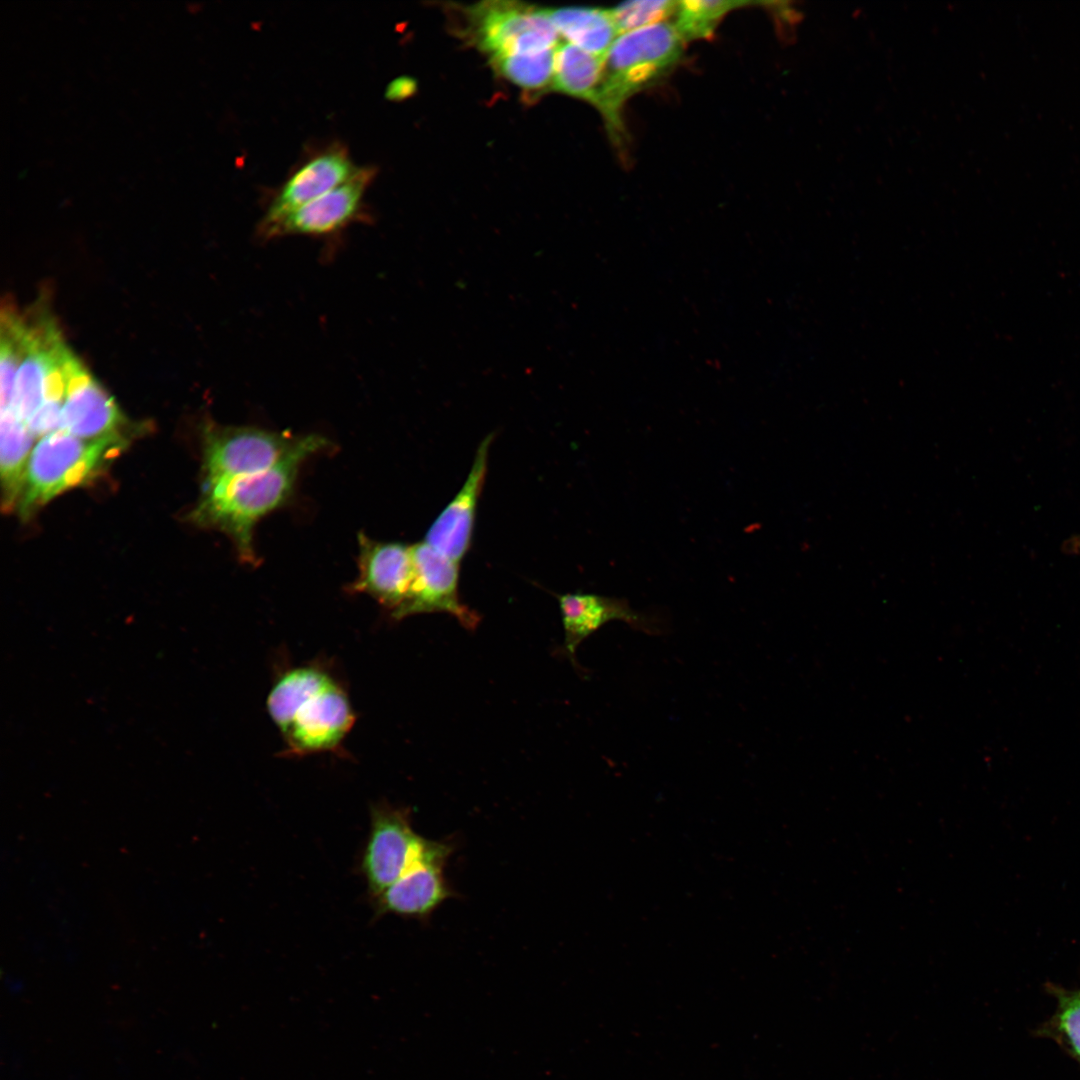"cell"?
Returning <instances> with one entry per match:
<instances>
[{"label": "cell", "mask_w": 1080, "mask_h": 1080, "mask_svg": "<svg viewBox=\"0 0 1080 1080\" xmlns=\"http://www.w3.org/2000/svg\"><path fill=\"white\" fill-rule=\"evenodd\" d=\"M329 447L330 442L321 435L307 434L298 449L271 469L204 488L193 520L225 533L240 560L256 565L253 540L256 524L289 500L302 463Z\"/></svg>", "instance_id": "obj_1"}, {"label": "cell", "mask_w": 1080, "mask_h": 1080, "mask_svg": "<svg viewBox=\"0 0 1080 1080\" xmlns=\"http://www.w3.org/2000/svg\"><path fill=\"white\" fill-rule=\"evenodd\" d=\"M267 707L287 752L304 755L335 749L354 722L349 700L327 673L298 667L274 684Z\"/></svg>", "instance_id": "obj_2"}, {"label": "cell", "mask_w": 1080, "mask_h": 1080, "mask_svg": "<svg viewBox=\"0 0 1080 1080\" xmlns=\"http://www.w3.org/2000/svg\"><path fill=\"white\" fill-rule=\"evenodd\" d=\"M684 44L674 25L665 21L620 34L608 50L592 105L618 145L625 138L624 105L678 64Z\"/></svg>", "instance_id": "obj_3"}, {"label": "cell", "mask_w": 1080, "mask_h": 1080, "mask_svg": "<svg viewBox=\"0 0 1080 1080\" xmlns=\"http://www.w3.org/2000/svg\"><path fill=\"white\" fill-rule=\"evenodd\" d=\"M127 446L120 433L83 439L63 430L40 438L33 447L18 503L25 516L68 489L93 478Z\"/></svg>", "instance_id": "obj_4"}, {"label": "cell", "mask_w": 1080, "mask_h": 1080, "mask_svg": "<svg viewBox=\"0 0 1080 1080\" xmlns=\"http://www.w3.org/2000/svg\"><path fill=\"white\" fill-rule=\"evenodd\" d=\"M306 436L207 423L203 430L204 488L271 469L298 449Z\"/></svg>", "instance_id": "obj_5"}, {"label": "cell", "mask_w": 1080, "mask_h": 1080, "mask_svg": "<svg viewBox=\"0 0 1080 1080\" xmlns=\"http://www.w3.org/2000/svg\"><path fill=\"white\" fill-rule=\"evenodd\" d=\"M473 39L491 58L555 48L558 32L546 10L517 2H484L468 10Z\"/></svg>", "instance_id": "obj_6"}, {"label": "cell", "mask_w": 1080, "mask_h": 1080, "mask_svg": "<svg viewBox=\"0 0 1080 1080\" xmlns=\"http://www.w3.org/2000/svg\"><path fill=\"white\" fill-rule=\"evenodd\" d=\"M434 842L413 830L406 810L374 808L361 865L371 894L378 896L401 878L427 855Z\"/></svg>", "instance_id": "obj_7"}, {"label": "cell", "mask_w": 1080, "mask_h": 1080, "mask_svg": "<svg viewBox=\"0 0 1080 1080\" xmlns=\"http://www.w3.org/2000/svg\"><path fill=\"white\" fill-rule=\"evenodd\" d=\"M414 580L404 603L391 615L397 620L420 613L444 612L473 631L480 615L461 602L458 593L459 563L425 541L412 545Z\"/></svg>", "instance_id": "obj_8"}, {"label": "cell", "mask_w": 1080, "mask_h": 1080, "mask_svg": "<svg viewBox=\"0 0 1080 1080\" xmlns=\"http://www.w3.org/2000/svg\"><path fill=\"white\" fill-rule=\"evenodd\" d=\"M375 168L359 167L347 181L290 212L268 226L258 228L263 240L302 235L323 237L341 232L362 216L365 191Z\"/></svg>", "instance_id": "obj_9"}, {"label": "cell", "mask_w": 1080, "mask_h": 1080, "mask_svg": "<svg viewBox=\"0 0 1080 1080\" xmlns=\"http://www.w3.org/2000/svg\"><path fill=\"white\" fill-rule=\"evenodd\" d=\"M63 371L66 385L60 430L83 439L120 433L125 418L117 403L70 349Z\"/></svg>", "instance_id": "obj_10"}, {"label": "cell", "mask_w": 1080, "mask_h": 1080, "mask_svg": "<svg viewBox=\"0 0 1080 1080\" xmlns=\"http://www.w3.org/2000/svg\"><path fill=\"white\" fill-rule=\"evenodd\" d=\"M358 546V575L349 591L368 594L392 615L406 600L414 580L412 546L375 541L364 533L358 535Z\"/></svg>", "instance_id": "obj_11"}, {"label": "cell", "mask_w": 1080, "mask_h": 1080, "mask_svg": "<svg viewBox=\"0 0 1080 1080\" xmlns=\"http://www.w3.org/2000/svg\"><path fill=\"white\" fill-rule=\"evenodd\" d=\"M452 848L435 841L422 860L375 897L377 912L424 919L455 895L443 872Z\"/></svg>", "instance_id": "obj_12"}, {"label": "cell", "mask_w": 1080, "mask_h": 1080, "mask_svg": "<svg viewBox=\"0 0 1080 1080\" xmlns=\"http://www.w3.org/2000/svg\"><path fill=\"white\" fill-rule=\"evenodd\" d=\"M359 169L344 146L333 144L302 163L276 192L258 226L273 224L350 179Z\"/></svg>", "instance_id": "obj_13"}, {"label": "cell", "mask_w": 1080, "mask_h": 1080, "mask_svg": "<svg viewBox=\"0 0 1080 1080\" xmlns=\"http://www.w3.org/2000/svg\"><path fill=\"white\" fill-rule=\"evenodd\" d=\"M557 598L564 628L562 652L572 663L579 644L610 621H623L649 635L663 632V622L657 616L634 610L625 599L587 593H567Z\"/></svg>", "instance_id": "obj_14"}, {"label": "cell", "mask_w": 1080, "mask_h": 1080, "mask_svg": "<svg viewBox=\"0 0 1080 1080\" xmlns=\"http://www.w3.org/2000/svg\"><path fill=\"white\" fill-rule=\"evenodd\" d=\"M493 436L491 433L481 441L462 488L430 526L424 539L433 549L457 563L471 546Z\"/></svg>", "instance_id": "obj_15"}, {"label": "cell", "mask_w": 1080, "mask_h": 1080, "mask_svg": "<svg viewBox=\"0 0 1080 1080\" xmlns=\"http://www.w3.org/2000/svg\"><path fill=\"white\" fill-rule=\"evenodd\" d=\"M546 12L569 43L602 59L619 36L610 9L574 7Z\"/></svg>", "instance_id": "obj_16"}, {"label": "cell", "mask_w": 1080, "mask_h": 1080, "mask_svg": "<svg viewBox=\"0 0 1080 1080\" xmlns=\"http://www.w3.org/2000/svg\"><path fill=\"white\" fill-rule=\"evenodd\" d=\"M34 438L13 410L1 412L0 466L3 506L7 510L19 503Z\"/></svg>", "instance_id": "obj_17"}, {"label": "cell", "mask_w": 1080, "mask_h": 1080, "mask_svg": "<svg viewBox=\"0 0 1080 1080\" xmlns=\"http://www.w3.org/2000/svg\"><path fill=\"white\" fill-rule=\"evenodd\" d=\"M604 59L578 46L564 42L555 48V90L593 103L598 88Z\"/></svg>", "instance_id": "obj_18"}, {"label": "cell", "mask_w": 1080, "mask_h": 1080, "mask_svg": "<svg viewBox=\"0 0 1080 1080\" xmlns=\"http://www.w3.org/2000/svg\"><path fill=\"white\" fill-rule=\"evenodd\" d=\"M1045 990L1055 1000V1009L1033 1034L1053 1041L1080 1065V987L1068 989L1048 982Z\"/></svg>", "instance_id": "obj_19"}, {"label": "cell", "mask_w": 1080, "mask_h": 1080, "mask_svg": "<svg viewBox=\"0 0 1080 1080\" xmlns=\"http://www.w3.org/2000/svg\"><path fill=\"white\" fill-rule=\"evenodd\" d=\"M759 2L738 0L678 1L673 25L684 43L712 37L721 20L732 10Z\"/></svg>", "instance_id": "obj_20"}, {"label": "cell", "mask_w": 1080, "mask_h": 1080, "mask_svg": "<svg viewBox=\"0 0 1080 1080\" xmlns=\"http://www.w3.org/2000/svg\"><path fill=\"white\" fill-rule=\"evenodd\" d=\"M28 327L9 307L1 313L0 384L1 412L12 408L15 382L26 355Z\"/></svg>", "instance_id": "obj_21"}, {"label": "cell", "mask_w": 1080, "mask_h": 1080, "mask_svg": "<svg viewBox=\"0 0 1080 1080\" xmlns=\"http://www.w3.org/2000/svg\"><path fill=\"white\" fill-rule=\"evenodd\" d=\"M555 48L532 54L495 57L491 61L498 72L520 88L543 90L553 82Z\"/></svg>", "instance_id": "obj_22"}, {"label": "cell", "mask_w": 1080, "mask_h": 1080, "mask_svg": "<svg viewBox=\"0 0 1080 1080\" xmlns=\"http://www.w3.org/2000/svg\"><path fill=\"white\" fill-rule=\"evenodd\" d=\"M678 1L636 0L623 2L610 9L619 35L673 17Z\"/></svg>", "instance_id": "obj_23"}, {"label": "cell", "mask_w": 1080, "mask_h": 1080, "mask_svg": "<svg viewBox=\"0 0 1080 1080\" xmlns=\"http://www.w3.org/2000/svg\"><path fill=\"white\" fill-rule=\"evenodd\" d=\"M416 90L415 80L403 76L392 80L386 88L385 96L390 100H402Z\"/></svg>", "instance_id": "obj_24"}, {"label": "cell", "mask_w": 1080, "mask_h": 1080, "mask_svg": "<svg viewBox=\"0 0 1080 1080\" xmlns=\"http://www.w3.org/2000/svg\"><path fill=\"white\" fill-rule=\"evenodd\" d=\"M1068 546L1071 547L1072 552H1080V537H1073L1070 539Z\"/></svg>", "instance_id": "obj_25"}]
</instances>
